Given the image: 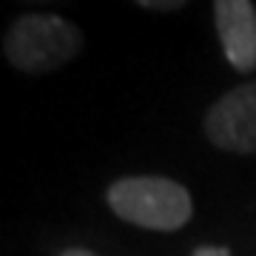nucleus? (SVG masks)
Returning a JSON list of instances; mask_svg holds the SVG:
<instances>
[{"instance_id":"obj_5","label":"nucleus","mask_w":256,"mask_h":256,"mask_svg":"<svg viewBox=\"0 0 256 256\" xmlns=\"http://www.w3.org/2000/svg\"><path fill=\"white\" fill-rule=\"evenodd\" d=\"M140 6L148 12H171V9H182L185 3L182 0H162V3H156V0H140Z\"/></svg>"},{"instance_id":"obj_6","label":"nucleus","mask_w":256,"mask_h":256,"mask_svg":"<svg viewBox=\"0 0 256 256\" xmlns=\"http://www.w3.org/2000/svg\"><path fill=\"white\" fill-rule=\"evenodd\" d=\"M191 256H230V250L222 245H200Z\"/></svg>"},{"instance_id":"obj_3","label":"nucleus","mask_w":256,"mask_h":256,"mask_svg":"<svg viewBox=\"0 0 256 256\" xmlns=\"http://www.w3.org/2000/svg\"><path fill=\"white\" fill-rule=\"evenodd\" d=\"M205 137L230 154H256V82H242L222 94L205 114Z\"/></svg>"},{"instance_id":"obj_7","label":"nucleus","mask_w":256,"mask_h":256,"mask_svg":"<svg viewBox=\"0 0 256 256\" xmlns=\"http://www.w3.org/2000/svg\"><path fill=\"white\" fill-rule=\"evenodd\" d=\"M60 256H97V254H92V250H86V248H66Z\"/></svg>"},{"instance_id":"obj_1","label":"nucleus","mask_w":256,"mask_h":256,"mask_svg":"<svg viewBox=\"0 0 256 256\" xmlns=\"http://www.w3.org/2000/svg\"><path fill=\"white\" fill-rule=\"evenodd\" d=\"M106 202L122 222L146 230H180L194 216L188 188L168 176H122L108 185Z\"/></svg>"},{"instance_id":"obj_4","label":"nucleus","mask_w":256,"mask_h":256,"mask_svg":"<svg viewBox=\"0 0 256 256\" xmlns=\"http://www.w3.org/2000/svg\"><path fill=\"white\" fill-rule=\"evenodd\" d=\"M214 26L228 63L242 74L256 72V6L248 0H216Z\"/></svg>"},{"instance_id":"obj_2","label":"nucleus","mask_w":256,"mask_h":256,"mask_svg":"<svg viewBox=\"0 0 256 256\" xmlns=\"http://www.w3.org/2000/svg\"><path fill=\"white\" fill-rule=\"evenodd\" d=\"M82 48V32L60 14H23L3 37V54L18 72L48 74L72 63Z\"/></svg>"}]
</instances>
